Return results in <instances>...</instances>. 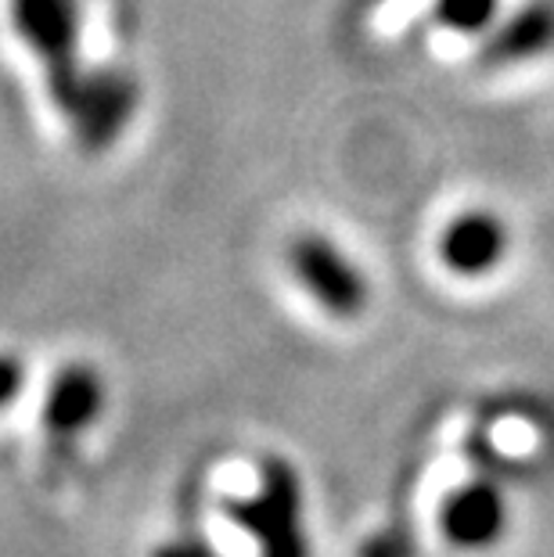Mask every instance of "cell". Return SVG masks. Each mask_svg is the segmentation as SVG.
Returning <instances> with one entry per match:
<instances>
[{
    "instance_id": "1",
    "label": "cell",
    "mask_w": 554,
    "mask_h": 557,
    "mask_svg": "<svg viewBox=\"0 0 554 557\" xmlns=\"http://www.w3.org/2000/svg\"><path fill=\"white\" fill-rule=\"evenodd\" d=\"M223 511L256 540L259 557H310V540L303 529V485L285 457L259 460L256 493L231 496Z\"/></svg>"
},
{
    "instance_id": "2",
    "label": "cell",
    "mask_w": 554,
    "mask_h": 557,
    "mask_svg": "<svg viewBox=\"0 0 554 557\" xmlns=\"http://www.w3.org/2000/svg\"><path fill=\"white\" fill-rule=\"evenodd\" d=\"M11 26L44 69L54 109L62 112L84 79L76 0H11Z\"/></svg>"
},
{
    "instance_id": "3",
    "label": "cell",
    "mask_w": 554,
    "mask_h": 557,
    "mask_svg": "<svg viewBox=\"0 0 554 557\" xmlns=\"http://www.w3.org/2000/svg\"><path fill=\"white\" fill-rule=\"evenodd\" d=\"M288 267L299 288L321 306L328 317L353 320L368 310L371 288L364 270L353 263L346 248H338L328 234L303 231L288 242Z\"/></svg>"
},
{
    "instance_id": "4",
    "label": "cell",
    "mask_w": 554,
    "mask_h": 557,
    "mask_svg": "<svg viewBox=\"0 0 554 557\" xmlns=\"http://www.w3.org/2000/svg\"><path fill=\"white\" fill-rule=\"evenodd\" d=\"M137 109V87L123 73H84L62 115L84 151L109 148Z\"/></svg>"
},
{
    "instance_id": "5",
    "label": "cell",
    "mask_w": 554,
    "mask_h": 557,
    "mask_svg": "<svg viewBox=\"0 0 554 557\" xmlns=\"http://www.w3.org/2000/svg\"><path fill=\"white\" fill-rule=\"evenodd\" d=\"M104 396H109V388H104V377H101L98 367L84 363V360L65 363L62 371L51 377L47 396H44V407H40L47 443H51L54 449L73 446L76 438L101 418Z\"/></svg>"
},
{
    "instance_id": "6",
    "label": "cell",
    "mask_w": 554,
    "mask_h": 557,
    "mask_svg": "<svg viewBox=\"0 0 554 557\" xmlns=\"http://www.w3.org/2000/svg\"><path fill=\"white\" fill-rule=\"evenodd\" d=\"M508 256V227L490 209H465L440 234V259L457 277H482Z\"/></svg>"
},
{
    "instance_id": "7",
    "label": "cell",
    "mask_w": 554,
    "mask_h": 557,
    "mask_svg": "<svg viewBox=\"0 0 554 557\" xmlns=\"http://www.w3.org/2000/svg\"><path fill=\"white\" fill-rule=\"evenodd\" d=\"M554 51V0H533L504 18L479 51L482 65H522Z\"/></svg>"
},
{
    "instance_id": "8",
    "label": "cell",
    "mask_w": 554,
    "mask_h": 557,
    "mask_svg": "<svg viewBox=\"0 0 554 557\" xmlns=\"http://www.w3.org/2000/svg\"><path fill=\"white\" fill-rule=\"evenodd\" d=\"M443 529L457 547H487L504 529V500L490 482L457 490L443 507Z\"/></svg>"
},
{
    "instance_id": "9",
    "label": "cell",
    "mask_w": 554,
    "mask_h": 557,
    "mask_svg": "<svg viewBox=\"0 0 554 557\" xmlns=\"http://www.w3.org/2000/svg\"><path fill=\"white\" fill-rule=\"evenodd\" d=\"M501 0H435V22L451 33H482L497 18Z\"/></svg>"
},
{
    "instance_id": "10",
    "label": "cell",
    "mask_w": 554,
    "mask_h": 557,
    "mask_svg": "<svg viewBox=\"0 0 554 557\" xmlns=\"http://www.w3.org/2000/svg\"><path fill=\"white\" fill-rule=\"evenodd\" d=\"M26 363L15 352H0V410H8L11 403L22 396V388H26Z\"/></svg>"
},
{
    "instance_id": "11",
    "label": "cell",
    "mask_w": 554,
    "mask_h": 557,
    "mask_svg": "<svg viewBox=\"0 0 554 557\" xmlns=\"http://www.w3.org/2000/svg\"><path fill=\"white\" fill-rule=\"evenodd\" d=\"M156 557H217L213 547H209L206 540H198V536H181V540H173L167 543Z\"/></svg>"
}]
</instances>
